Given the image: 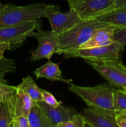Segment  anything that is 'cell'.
Masks as SVG:
<instances>
[{
    "label": "cell",
    "instance_id": "obj_1",
    "mask_svg": "<svg viewBox=\"0 0 126 127\" xmlns=\"http://www.w3.org/2000/svg\"><path fill=\"white\" fill-rule=\"evenodd\" d=\"M109 26L96 19L81 20L70 29L59 35V43L55 53L64 55L80 46L88 40L99 29Z\"/></svg>",
    "mask_w": 126,
    "mask_h": 127
},
{
    "label": "cell",
    "instance_id": "obj_2",
    "mask_svg": "<svg viewBox=\"0 0 126 127\" xmlns=\"http://www.w3.org/2000/svg\"><path fill=\"white\" fill-rule=\"evenodd\" d=\"M54 6L55 5L44 2H37L25 6H17L9 3L7 7L0 10V28L45 17L47 12Z\"/></svg>",
    "mask_w": 126,
    "mask_h": 127
},
{
    "label": "cell",
    "instance_id": "obj_3",
    "mask_svg": "<svg viewBox=\"0 0 126 127\" xmlns=\"http://www.w3.org/2000/svg\"><path fill=\"white\" fill-rule=\"evenodd\" d=\"M68 89L83 99L88 107L115 111L113 94L116 89L110 83L93 87L80 86L70 83Z\"/></svg>",
    "mask_w": 126,
    "mask_h": 127
},
{
    "label": "cell",
    "instance_id": "obj_4",
    "mask_svg": "<svg viewBox=\"0 0 126 127\" xmlns=\"http://www.w3.org/2000/svg\"><path fill=\"white\" fill-rule=\"evenodd\" d=\"M109 83L123 90L126 88V66L122 61L100 59H84Z\"/></svg>",
    "mask_w": 126,
    "mask_h": 127
},
{
    "label": "cell",
    "instance_id": "obj_5",
    "mask_svg": "<svg viewBox=\"0 0 126 127\" xmlns=\"http://www.w3.org/2000/svg\"><path fill=\"white\" fill-rule=\"evenodd\" d=\"M42 26V22L39 19L0 28V43H8L11 45L10 50L16 49L22 46L27 37H32L33 32Z\"/></svg>",
    "mask_w": 126,
    "mask_h": 127
},
{
    "label": "cell",
    "instance_id": "obj_6",
    "mask_svg": "<svg viewBox=\"0 0 126 127\" xmlns=\"http://www.w3.org/2000/svg\"><path fill=\"white\" fill-rule=\"evenodd\" d=\"M124 47L117 42L102 47L89 48H78L64 55V58H82L83 59H100L122 61Z\"/></svg>",
    "mask_w": 126,
    "mask_h": 127
},
{
    "label": "cell",
    "instance_id": "obj_7",
    "mask_svg": "<svg viewBox=\"0 0 126 127\" xmlns=\"http://www.w3.org/2000/svg\"><path fill=\"white\" fill-rule=\"evenodd\" d=\"M82 20L95 19L115 7L116 0H66Z\"/></svg>",
    "mask_w": 126,
    "mask_h": 127
},
{
    "label": "cell",
    "instance_id": "obj_8",
    "mask_svg": "<svg viewBox=\"0 0 126 127\" xmlns=\"http://www.w3.org/2000/svg\"><path fill=\"white\" fill-rule=\"evenodd\" d=\"M59 35L52 30L44 31L42 27L38 28L37 32H33L32 37L37 38L38 46L31 52L30 61L33 62L43 58L50 60L58 48Z\"/></svg>",
    "mask_w": 126,
    "mask_h": 127
},
{
    "label": "cell",
    "instance_id": "obj_9",
    "mask_svg": "<svg viewBox=\"0 0 126 127\" xmlns=\"http://www.w3.org/2000/svg\"><path fill=\"white\" fill-rule=\"evenodd\" d=\"M45 17L49 20L52 31L58 34L70 29L82 20L74 10L70 8L68 11L62 12L58 5L49 10Z\"/></svg>",
    "mask_w": 126,
    "mask_h": 127
},
{
    "label": "cell",
    "instance_id": "obj_10",
    "mask_svg": "<svg viewBox=\"0 0 126 127\" xmlns=\"http://www.w3.org/2000/svg\"><path fill=\"white\" fill-rule=\"evenodd\" d=\"M80 114L91 127H118L115 111L88 107L84 109Z\"/></svg>",
    "mask_w": 126,
    "mask_h": 127
},
{
    "label": "cell",
    "instance_id": "obj_11",
    "mask_svg": "<svg viewBox=\"0 0 126 127\" xmlns=\"http://www.w3.org/2000/svg\"><path fill=\"white\" fill-rule=\"evenodd\" d=\"M39 104L51 122L53 127L65 122L78 114L74 107L63 106L59 104L58 107H53L46 104L44 102H39Z\"/></svg>",
    "mask_w": 126,
    "mask_h": 127
},
{
    "label": "cell",
    "instance_id": "obj_12",
    "mask_svg": "<svg viewBox=\"0 0 126 127\" xmlns=\"http://www.w3.org/2000/svg\"><path fill=\"white\" fill-rule=\"evenodd\" d=\"M7 102L14 119L16 117L21 115L28 116L33 100L28 94L17 86V92L7 100Z\"/></svg>",
    "mask_w": 126,
    "mask_h": 127
},
{
    "label": "cell",
    "instance_id": "obj_13",
    "mask_svg": "<svg viewBox=\"0 0 126 127\" xmlns=\"http://www.w3.org/2000/svg\"><path fill=\"white\" fill-rule=\"evenodd\" d=\"M116 29L107 26L98 29L86 42L82 44L79 48H89L102 47L113 43L114 33Z\"/></svg>",
    "mask_w": 126,
    "mask_h": 127
},
{
    "label": "cell",
    "instance_id": "obj_14",
    "mask_svg": "<svg viewBox=\"0 0 126 127\" xmlns=\"http://www.w3.org/2000/svg\"><path fill=\"white\" fill-rule=\"evenodd\" d=\"M95 19L116 29L126 28V5L114 7Z\"/></svg>",
    "mask_w": 126,
    "mask_h": 127
},
{
    "label": "cell",
    "instance_id": "obj_15",
    "mask_svg": "<svg viewBox=\"0 0 126 127\" xmlns=\"http://www.w3.org/2000/svg\"><path fill=\"white\" fill-rule=\"evenodd\" d=\"M33 73L37 79L43 78L51 81H59L67 84H70L73 81L72 79H67L63 77L61 70L59 68V64L53 63L49 60L45 64L35 69Z\"/></svg>",
    "mask_w": 126,
    "mask_h": 127
},
{
    "label": "cell",
    "instance_id": "obj_16",
    "mask_svg": "<svg viewBox=\"0 0 126 127\" xmlns=\"http://www.w3.org/2000/svg\"><path fill=\"white\" fill-rule=\"evenodd\" d=\"M27 118L30 127H53L38 102L33 100Z\"/></svg>",
    "mask_w": 126,
    "mask_h": 127
},
{
    "label": "cell",
    "instance_id": "obj_17",
    "mask_svg": "<svg viewBox=\"0 0 126 127\" xmlns=\"http://www.w3.org/2000/svg\"><path fill=\"white\" fill-rule=\"evenodd\" d=\"M17 86L23 90L26 94H28L33 101L38 102L43 101L42 89L37 85L33 78L30 75H28L26 78H23L22 83Z\"/></svg>",
    "mask_w": 126,
    "mask_h": 127
},
{
    "label": "cell",
    "instance_id": "obj_18",
    "mask_svg": "<svg viewBox=\"0 0 126 127\" xmlns=\"http://www.w3.org/2000/svg\"><path fill=\"white\" fill-rule=\"evenodd\" d=\"M13 120L7 100L0 103V127H12Z\"/></svg>",
    "mask_w": 126,
    "mask_h": 127
},
{
    "label": "cell",
    "instance_id": "obj_19",
    "mask_svg": "<svg viewBox=\"0 0 126 127\" xmlns=\"http://www.w3.org/2000/svg\"><path fill=\"white\" fill-rule=\"evenodd\" d=\"M114 105L116 114L126 112V93L122 89H116L114 92Z\"/></svg>",
    "mask_w": 126,
    "mask_h": 127
},
{
    "label": "cell",
    "instance_id": "obj_20",
    "mask_svg": "<svg viewBox=\"0 0 126 127\" xmlns=\"http://www.w3.org/2000/svg\"><path fill=\"white\" fill-rule=\"evenodd\" d=\"M17 86L9 85L4 78L0 79V103L6 102L17 92Z\"/></svg>",
    "mask_w": 126,
    "mask_h": 127
},
{
    "label": "cell",
    "instance_id": "obj_21",
    "mask_svg": "<svg viewBox=\"0 0 126 127\" xmlns=\"http://www.w3.org/2000/svg\"><path fill=\"white\" fill-rule=\"evenodd\" d=\"M17 69L16 62L13 59L3 57L0 59V79L4 78L8 73H15Z\"/></svg>",
    "mask_w": 126,
    "mask_h": 127
},
{
    "label": "cell",
    "instance_id": "obj_22",
    "mask_svg": "<svg viewBox=\"0 0 126 127\" xmlns=\"http://www.w3.org/2000/svg\"><path fill=\"white\" fill-rule=\"evenodd\" d=\"M90 127L80 114H77L72 119L65 122L61 124L57 127Z\"/></svg>",
    "mask_w": 126,
    "mask_h": 127
},
{
    "label": "cell",
    "instance_id": "obj_23",
    "mask_svg": "<svg viewBox=\"0 0 126 127\" xmlns=\"http://www.w3.org/2000/svg\"><path fill=\"white\" fill-rule=\"evenodd\" d=\"M42 95L43 101L51 106L58 107L61 104V103L56 100L55 97L48 91L42 89Z\"/></svg>",
    "mask_w": 126,
    "mask_h": 127
},
{
    "label": "cell",
    "instance_id": "obj_24",
    "mask_svg": "<svg viewBox=\"0 0 126 127\" xmlns=\"http://www.w3.org/2000/svg\"><path fill=\"white\" fill-rule=\"evenodd\" d=\"M113 40L120 43L123 47L126 46V28L116 29L114 33Z\"/></svg>",
    "mask_w": 126,
    "mask_h": 127
},
{
    "label": "cell",
    "instance_id": "obj_25",
    "mask_svg": "<svg viewBox=\"0 0 126 127\" xmlns=\"http://www.w3.org/2000/svg\"><path fill=\"white\" fill-rule=\"evenodd\" d=\"M12 127H30L27 117L24 115L16 117L14 119Z\"/></svg>",
    "mask_w": 126,
    "mask_h": 127
},
{
    "label": "cell",
    "instance_id": "obj_26",
    "mask_svg": "<svg viewBox=\"0 0 126 127\" xmlns=\"http://www.w3.org/2000/svg\"><path fill=\"white\" fill-rule=\"evenodd\" d=\"M116 119L118 127H126V112L116 114Z\"/></svg>",
    "mask_w": 126,
    "mask_h": 127
},
{
    "label": "cell",
    "instance_id": "obj_27",
    "mask_svg": "<svg viewBox=\"0 0 126 127\" xmlns=\"http://www.w3.org/2000/svg\"><path fill=\"white\" fill-rule=\"evenodd\" d=\"M11 49V45L8 43H0V59L4 57L5 51Z\"/></svg>",
    "mask_w": 126,
    "mask_h": 127
},
{
    "label": "cell",
    "instance_id": "obj_28",
    "mask_svg": "<svg viewBox=\"0 0 126 127\" xmlns=\"http://www.w3.org/2000/svg\"><path fill=\"white\" fill-rule=\"evenodd\" d=\"M124 5H126V0H116L115 7H119Z\"/></svg>",
    "mask_w": 126,
    "mask_h": 127
},
{
    "label": "cell",
    "instance_id": "obj_29",
    "mask_svg": "<svg viewBox=\"0 0 126 127\" xmlns=\"http://www.w3.org/2000/svg\"><path fill=\"white\" fill-rule=\"evenodd\" d=\"M7 4H3L1 3V1H0V10H2V9H4L5 7H7Z\"/></svg>",
    "mask_w": 126,
    "mask_h": 127
},
{
    "label": "cell",
    "instance_id": "obj_30",
    "mask_svg": "<svg viewBox=\"0 0 126 127\" xmlns=\"http://www.w3.org/2000/svg\"><path fill=\"white\" fill-rule=\"evenodd\" d=\"M123 90H124V91H125V92H126V88H124V89H123Z\"/></svg>",
    "mask_w": 126,
    "mask_h": 127
}]
</instances>
